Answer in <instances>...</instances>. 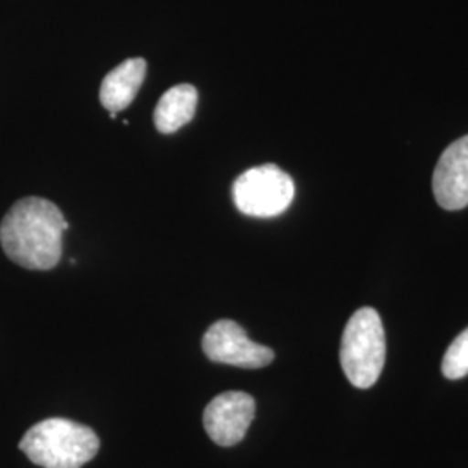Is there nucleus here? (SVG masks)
Returning <instances> with one entry per match:
<instances>
[{
    "label": "nucleus",
    "instance_id": "1",
    "mask_svg": "<svg viewBox=\"0 0 468 468\" xmlns=\"http://www.w3.org/2000/svg\"><path fill=\"white\" fill-rule=\"evenodd\" d=\"M68 228L63 212L52 201L23 198L2 218L0 245L17 266L49 271L61 261L63 233Z\"/></svg>",
    "mask_w": 468,
    "mask_h": 468
},
{
    "label": "nucleus",
    "instance_id": "2",
    "mask_svg": "<svg viewBox=\"0 0 468 468\" xmlns=\"http://www.w3.org/2000/svg\"><path fill=\"white\" fill-rule=\"evenodd\" d=\"M19 450L42 468H82L100 452V437L73 420L48 419L23 435Z\"/></svg>",
    "mask_w": 468,
    "mask_h": 468
},
{
    "label": "nucleus",
    "instance_id": "3",
    "mask_svg": "<svg viewBox=\"0 0 468 468\" xmlns=\"http://www.w3.org/2000/svg\"><path fill=\"white\" fill-rule=\"evenodd\" d=\"M385 330L380 314L363 307L352 314L340 346V365L347 380L357 388L377 384L385 365Z\"/></svg>",
    "mask_w": 468,
    "mask_h": 468
},
{
    "label": "nucleus",
    "instance_id": "4",
    "mask_svg": "<svg viewBox=\"0 0 468 468\" xmlns=\"http://www.w3.org/2000/svg\"><path fill=\"white\" fill-rule=\"evenodd\" d=\"M293 197L292 177L272 164L243 172L233 185L236 208L250 218H276L292 205Z\"/></svg>",
    "mask_w": 468,
    "mask_h": 468
},
{
    "label": "nucleus",
    "instance_id": "5",
    "mask_svg": "<svg viewBox=\"0 0 468 468\" xmlns=\"http://www.w3.org/2000/svg\"><path fill=\"white\" fill-rule=\"evenodd\" d=\"M201 346L210 361L236 368H264L274 361V352L250 340L247 332L231 319L216 321L207 330Z\"/></svg>",
    "mask_w": 468,
    "mask_h": 468
},
{
    "label": "nucleus",
    "instance_id": "6",
    "mask_svg": "<svg viewBox=\"0 0 468 468\" xmlns=\"http://www.w3.org/2000/svg\"><path fill=\"white\" fill-rule=\"evenodd\" d=\"M255 417V401L247 392H224L203 413L207 434L218 446H234L247 435Z\"/></svg>",
    "mask_w": 468,
    "mask_h": 468
},
{
    "label": "nucleus",
    "instance_id": "7",
    "mask_svg": "<svg viewBox=\"0 0 468 468\" xmlns=\"http://www.w3.org/2000/svg\"><path fill=\"white\" fill-rule=\"evenodd\" d=\"M435 201L444 210L468 205V135L452 143L441 154L432 177Z\"/></svg>",
    "mask_w": 468,
    "mask_h": 468
},
{
    "label": "nucleus",
    "instance_id": "8",
    "mask_svg": "<svg viewBox=\"0 0 468 468\" xmlns=\"http://www.w3.org/2000/svg\"><path fill=\"white\" fill-rule=\"evenodd\" d=\"M146 69L148 65L143 58L127 59L112 69L101 84V104L110 110V113H118L129 108L146 79Z\"/></svg>",
    "mask_w": 468,
    "mask_h": 468
},
{
    "label": "nucleus",
    "instance_id": "9",
    "mask_svg": "<svg viewBox=\"0 0 468 468\" xmlns=\"http://www.w3.org/2000/svg\"><path fill=\"white\" fill-rule=\"evenodd\" d=\"M198 90L191 84L168 89L154 108V125L162 134H174L195 117Z\"/></svg>",
    "mask_w": 468,
    "mask_h": 468
},
{
    "label": "nucleus",
    "instance_id": "10",
    "mask_svg": "<svg viewBox=\"0 0 468 468\" xmlns=\"http://www.w3.org/2000/svg\"><path fill=\"white\" fill-rule=\"evenodd\" d=\"M442 375L450 380H460L468 375V328L458 335L442 359Z\"/></svg>",
    "mask_w": 468,
    "mask_h": 468
}]
</instances>
